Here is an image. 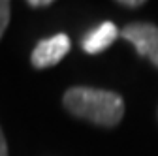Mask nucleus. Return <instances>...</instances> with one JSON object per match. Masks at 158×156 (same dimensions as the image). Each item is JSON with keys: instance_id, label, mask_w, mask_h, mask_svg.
I'll return each instance as SVG.
<instances>
[{"instance_id": "f257e3e1", "label": "nucleus", "mask_w": 158, "mask_h": 156, "mask_svg": "<svg viewBox=\"0 0 158 156\" xmlns=\"http://www.w3.org/2000/svg\"><path fill=\"white\" fill-rule=\"evenodd\" d=\"M64 107L77 119L113 128L123 121L124 100L121 94L92 87H72L64 92Z\"/></svg>"}, {"instance_id": "f03ea898", "label": "nucleus", "mask_w": 158, "mask_h": 156, "mask_svg": "<svg viewBox=\"0 0 158 156\" xmlns=\"http://www.w3.org/2000/svg\"><path fill=\"white\" fill-rule=\"evenodd\" d=\"M121 38L130 42L137 55L149 58L158 68V27L152 23H130L121 30Z\"/></svg>"}, {"instance_id": "7ed1b4c3", "label": "nucleus", "mask_w": 158, "mask_h": 156, "mask_svg": "<svg viewBox=\"0 0 158 156\" xmlns=\"http://www.w3.org/2000/svg\"><path fill=\"white\" fill-rule=\"evenodd\" d=\"M70 47H72V43L66 34H55L51 38L38 42V45L34 47V51L30 55V62L38 70L51 68V66L58 64L70 53Z\"/></svg>"}, {"instance_id": "20e7f679", "label": "nucleus", "mask_w": 158, "mask_h": 156, "mask_svg": "<svg viewBox=\"0 0 158 156\" xmlns=\"http://www.w3.org/2000/svg\"><path fill=\"white\" fill-rule=\"evenodd\" d=\"M118 28L115 23L111 21H104L100 25H96L94 28H90L85 36H83V40H81V47L85 53L89 55H98V53H102L106 51L107 47L113 45V42L118 38Z\"/></svg>"}, {"instance_id": "39448f33", "label": "nucleus", "mask_w": 158, "mask_h": 156, "mask_svg": "<svg viewBox=\"0 0 158 156\" xmlns=\"http://www.w3.org/2000/svg\"><path fill=\"white\" fill-rule=\"evenodd\" d=\"M10 15H11V6H10V2H6V0H0V38H2L4 30L8 28Z\"/></svg>"}, {"instance_id": "423d86ee", "label": "nucleus", "mask_w": 158, "mask_h": 156, "mask_svg": "<svg viewBox=\"0 0 158 156\" xmlns=\"http://www.w3.org/2000/svg\"><path fill=\"white\" fill-rule=\"evenodd\" d=\"M145 2L143 0H118V6H124V8H141Z\"/></svg>"}, {"instance_id": "0eeeda50", "label": "nucleus", "mask_w": 158, "mask_h": 156, "mask_svg": "<svg viewBox=\"0 0 158 156\" xmlns=\"http://www.w3.org/2000/svg\"><path fill=\"white\" fill-rule=\"evenodd\" d=\"M30 8H45V6H51L53 0H28L27 2Z\"/></svg>"}, {"instance_id": "6e6552de", "label": "nucleus", "mask_w": 158, "mask_h": 156, "mask_svg": "<svg viewBox=\"0 0 158 156\" xmlns=\"http://www.w3.org/2000/svg\"><path fill=\"white\" fill-rule=\"evenodd\" d=\"M0 156H8V145H6V138L2 133V128H0Z\"/></svg>"}]
</instances>
